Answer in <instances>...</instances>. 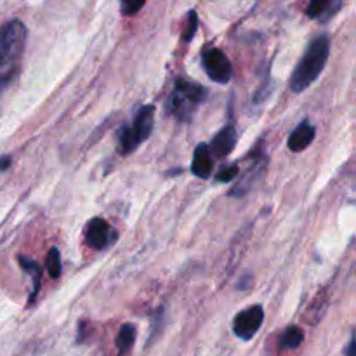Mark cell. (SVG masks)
I'll use <instances>...</instances> for the list:
<instances>
[{
  "mask_svg": "<svg viewBox=\"0 0 356 356\" xmlns=\"http://www.w3.org/2000/svg\"><path fill=\"white\" fill-rule=\"evenodd\" d=\"M45 268H47V273L51 275V278H59L61 275V256H59L58 249H51L45 257Z\"/></svg>",
  "mask_w": 356,
  "mask_h": 356,
  "instance_id": "9a60e30c",
  "label": "cell"
},
{
  "mask_svg": "<svg viewBox=\"0 0 356 356\" xmlns=\"http://www.w3.org/2000/svg\"><path fill=\"white\" fill-rule=\"evenodd\" d=\"M207 90L195 82L188 80H176L172 94L169 97V110L177 120H190L195 115L197 108L204 103Z\"/></svg>",
  "mask_w": 356,
  "mask_h": 356,
  "instance_id": "277c9868",
  "label": "cell"
},
{
  "mask_svg": "<svg viewBox=\"0 0 356 356\" xmlns=\"http://www.w3.org/2000/svg\"><path fill=\"white\" fill-rule=\"evenodd\" d=\"M355 351H356V344H355V337H351V341H350V344H348V348H346V356H356L355 355Z\"/></svg>",
  "mask_w": 356,
  "mask_h": 356,
  "instance_id": "ffe728a7",
  "label": "cell"
},
{
  "mask_svg": "<svg viewBox=\"0 0 356 356\" xmlns=\"http://www.w3.org/2000/svg\"><path fill=\"white\" fill-rule=\"evenodd\" d=\"M236 176H238V167L229 165V167H225V169L219 170L218 176H216V179H218L219 183H229V181L235 179Z\"/></svg>",
  "mask_w": 356,
  "mask_h": 356,
  "instance_id": "ac0fdd59",
  "label": "cell"
},
{
  "mask_svg": "<svg viewBox=\"0 0 356 356\" xmlns=\"http://www.w3.org/2000/svg\"><path fill=\"white\" fill-rule=\"evenodd\" d=\"M302 341H305V332L299 327L291 325L282 334L278 346H280V350H296L298 346H301Z\"/></svg>",
  "mask_w": 356,
  "mask_h": 356,
  "instance_id": "4fadbf2b",
  "label": "cell"
},
{
  "mask_svg": "<svg viewBox=\"0 0 356 356\" xmlns=\"http://www.w3.org/2000/svg\"><path fill=\"white\" fill-rule=\"evenodd\" d=\"M197 26H198V16L195 10H190V14H188V19H186V26H184V31H183V40L184 42H191L195 37V31H197Z\"/></svg>",
  "mask_w": 356,
  "mask_h": 356,
  "instance_id": "2e32d148",
  "label": "cell"
},
{
  "mask_svg": "<svg viewBox=\"0 0 356 356\" xmlns=\"http://www.w3.org/2000/svg\"><path fill=\"white\" fill-rule=\"evenodd\" d=\"M146 3V0H120V9L124 16H134L139 10L143 9V6Z\"/></svg>",
  "mask_w": 356,
  "mask_h": 356,
  "instance_id": "e0dca14e",
  "label": "cell"
},
{
  "mask_svg": "<svg viewBox=\"0 0 356 356\" xmlns=\"http://www.w3.org/2000/svg\"><path fill=\"white\" fill-rule=\"evenodd\" d=\"M330 54V38L327 35H320L306 49L305 56L296 66L291 79V89L294 92H302L308 89L313 82L320 76L327 65Z\"/></svg>",
  "mask_w": 356,
  "mask_h": 356,
  "instance_id": "7a4b0ae2",
  "label": "cell"
},
{
  "mask_svg": "<svg viewBox=\"0 0 356 356\" xmlns=\"http://www.w3.org/2000/svg\"><path fill=\"white\" fill-rule=\"evenodd\" d=\"M315 136H316L315 125H312L309 122H302L301 125H298V127L294 129V132H292L291 138H289V143H287L289 149L296 153L302 152V149H306L309 145H312Z\"/></svg>",
  "mask_w": 356,
  "mask_h": 356,
  "instance_id": "9c48e42d",
  "label": "cell"
},
{
  "mask_svg": "<svg viewBox=\"0 0 356 356\" xmlns=\"http://www.w3.org/2000/svg\"><path fill=\"white\" fill-rule=\"evenodd\" d=\"M264 322V309L261 305H254L243 309L233 320V332L243 341H250L257 334Z\"/></svg>",
  "mask_w": 356,
  "mask_h": 356,
  "instance_id": "8992f818",
  "label": "cell"
},
{
  "mask_svg": "<svg viewBox=\"0 0 356 356\" xmlns=\"http://www.w3.org/2000/svg\"><path fill=\"white\" fill-rule=\"evenodd\" d=\"M153 125H155V106H153V104L143 106L141 110L136 113L132 125H124V127H120V131H118V153H120V155H129V153H132L134 149H138V146L152 136Z\"/></svg>",
  "mask_w": 356,
  "mask_h": 356,
  "instance_id": "3957f363",
  "label": "cell"
},
{
  "mask_svg": "<svg viewBox=\"0 0 356 356\" xmlns=\"http://www.w3.org/2000/svg\"><path fill=\"white\" fill-rule=\"evenodd\" d=\"M26 35V26L19 19L0 26V94L19 75Z\"/></svg>",
  "mask_w": 356,
  "mask_h": 356,
  "instance_id": "6da1fadb",
  "label": "cell"
},
{
  "mask_svg": "<svg viewBox=\"0 0 356 356\" xmlns=\"http://www.w3.org/2000/svg\"><path fill=\"white\" fill-rule=\"evenodd\" d=\"M341 3H343V0H309L306 14L312 19L327 21L341 9Z\"/></svg>",
  "mask_w": 356,
  "mask_h": 356,
  "instance_id": "8fae6325",
  "label": "cell"
},
{
  "mask_svg": "<svg viewBox=\"0 0 356 356\" xmlns=\"http://www.w3.org/2000/svg\"><path fill=\"white\" fill-rule=\"evenodd\" d=\"M191 172L200 179H207L212 172V153L209 145L200 143L193 152V163H191Z\"/></svg>",
  "mask_w": 356,
  "mask_h": 356,
  "instance_id": "30bf717a",
  "label": "cell"
},
{
  "mask_svg": "<svg viewBox=\"0 0 356 356\" xmlns=\"http://www.w3.org/2000/svg\"><path fill=\"white\" fill-rule=\"evenodd\" d=\"M115 240H117V235H115V232L104 219L94 218L87 222L86 242L89 243V247L96 250H103L108 245H111Z\"/></svg>",
  "mask_w": 356,
  "mask_h": 356,
  "instance_id": "52a82bcc",
  "label": "cell"
},
{
  "mask_svg": "<svg viewBox=\"0 0 356 356\" xmlns=\"http://www.w3.org/2000/svg\"><path fill=\"white\" fill-rule=\"evenodd\" d=\"M235 146H236L235 127H233V125H226V127H222L221 131L216 134V138L212 139V145L209 146V149H211L212 155L222 159V156L229 155Z\"/></svg>",
  "mask_w": 356,
  "mask_h": 356,
  "instance_id": "ba28073f",
  "label": "cell"
},
{
  "mask_svg": "<svg viewBox=\"0 0 356 356\" xmlns=\"http://www.w3.org/2000/svg\"><path fill=\"white\" fill-rule=\"evenodd\" d=\"M10 165V156L6 155V156H0V172H3V170L9 169Z\"/></svg>",
  "mask_w": 356,
  "mask_h": 356,
  "instance_id": "d6986e66",
  "label": "cell"
},
{
  "mask_svg": "<svg viewBox=\"0 0 356 356\" xmlns=\"http://www.w3.org/2000/svg\"><path fill=\"white\" fill-rule=\"evenodd\" d=\"M19 266L23 268L26 273L31 275V278H33V292H31V298H30V302L35 301V296L38 294V289H40V275H42V270L40 266H38L35 261L28 259V257H19Z\"/></svg>",
  "mask_w": 356,
  "mask_h": 356,
  "instance_id": "5bb4252c",
  "label": "cell"
},
{
  "mask_svg": "<svg viewBox=\"0 0 356 356\" xmlns=\"http://www.w3.org/2000/svg\"><path fill=\"white\" fill-rule=\"evenodd\" d=\"M136 341V325L132 323H125V325L120 327L118 330V336L115 344H117V350H118V356H124L129 353V350L132 348Z\"/></svg>",
  "mask_w": 356,
  "mask_h": 356,
  "instance_id": "7c38bea8",
  "label": "cell"
},
{
  "mask_svg": "<svg viewBox=\"0 0 356 356\" xmlns=\"http://www.w3.org/2000/svg\"><path fill=\"white\" fill-rule=\"evenodd\" d=\"M202 65L211 80L218 83H228L233 75V66L228 56L221 49H207L202 52Z\"/></svg>",
  "mask_w": 356,
  "mask_h": 356,
  "instance_id": "5b68a950",
  "label": "cell"
}]
</instances>
